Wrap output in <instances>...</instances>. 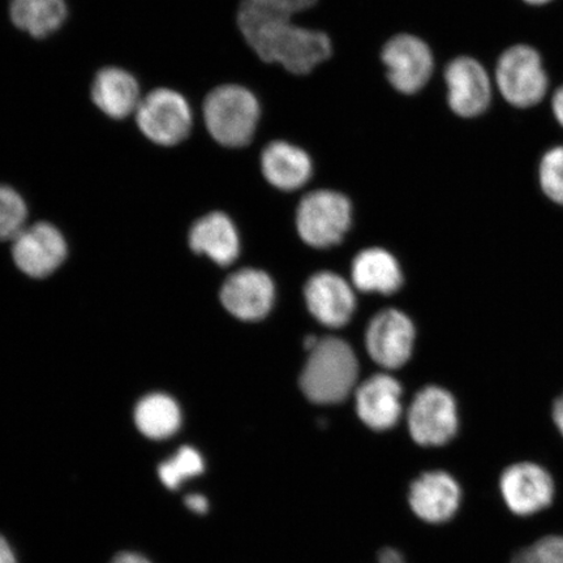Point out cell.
Listing matches in <instances>:
<instances>
[{"label":"cell","instance_id":"1","mask_svg":"<svg viewBox=\"0 0 563 563\" xmlns=\"http://www.w3.org/2000/svg\"><path fill=\"white\" fill-rule=\"evenodd\" d=\"M243 37L260 59L277 63L294 75L312 73L333 53L332 41L325 33L307 30L294 21L267 24Z\"/></svg>","mask_w":563,"mask_h":563},{"label":"cell","instance_id":"2","mask_svg":"<svg viewBox=\"0 0 563 563\" xmlns=\"http://www.w3.org/2000/svg\"><path fill=\"white\" fill-rule=\"evenodd\" d=\"M300 386L314 404H340L354 389L358 364L349 343L338 338H325L309 351Z\"/></svg>","mask_w":563,"mask_h":563},{"label":"cell","instance_id":"3","mask_svg":"<svg viewBox=\"0 0 563 563\" xmlns=\"http://www.w3.org/2000/svg\"><path fill=\"white\" fill-rule=\"evenodd\" d=\"M262 108L251 90L229 84L211 90L203 102L210 136L228 147L249 145L257 131Z\"/></svg>","mask_w":563,"mask_h":563},{"label":"cell","instance_id":"4","mask_svg":"<svg viewBox=\"0 0 563 563\" xmlns=\"http://www.w3.org/2000/svg\"><path fill=\"white\" fill-rule=\"evenodd\" d=\"M464 490L457 478L443 468L422 471L408 485L407 505L421 523H452L463 508Z\"/></svg>","mask_w":563,"mask_h":563},{"label":"cell","instance_id":"5","mask_svg":"<svg viewBox=\"0 0 563 563\" xmlns=\"http://www.w3.org/2000/svg\"><path fill=\"white\" fill-rule=\"evenodd\" d=\"M352 207L346 196L320 189L302 197L297 211L300 238L316 249L342 242L350 230Z\"/></svg>","mask_w":563,"mask_h":563},{"label":"cell","instance_id":"6","mask_svg":"<svg viewBox=\"0 0 563 563\" xmlns=\"http://www.w3.org/2000/svg\"><path fill=\"white\" fill-rule=\"evenodd\" d=\"M496 84L505 100L519 109L537 106L547 95L548 76L534 48L517 45L506 51L496 68Z\"/></svg>","mask_w":563,"mask_h":563},{"label":"cell","instance_id":"7","mask_svg":"<svg viewBox=\"0 0 563 563\" xmlns=\"http://www.w3.org/2000/svg\"><path fill=\"white\" fill-rule=\"evenodd\" d=\"M139 129L144 136L162 146H174L191 132V106L178 91L156 89L141 100L136 110Z\"/></svg>","mask_w":563,"mask_h":563},{"label":"cell","instance_id":"8","mask_svg":"<svg viewBox=\"0 0 563 563\" xmlns=\"http://www.w3.org/2000/svg\"><path fill=\"white\" fill-rule=\"evenodd\" d=\"M410 434L422 448H440L455 438L457 432L456 404L441 387H427L420 391L408 413Z\"/></svg>","mask_w":563,"mask_h":563},{"label":"cell","instance_id":"9","mask_svg":"<svg viewBox=\"0 0 563 563\" xmlns=\"http://www.w3.org/2000/svg\"><path fill=\"white\" fill-rule=\"evenodd\" d=\"M499 493L514 516L532 517L554 501L555 485L544 467L532 462L511 464L499 477Z\"/></svg>","mask_w":563,"mask_h":563},{"label":"cell","instance_id":"10","mask_svg":"<svg viewBox=\"0 0 563 563\" xmlns=\"http://www.w3.org/2000/svg\"><path fill=\"white\" fill-rule=\"evenodd\" d=\"M382 59L387 80L402 95L418 93L433 75L431 48L417 35L398 34L387 41Z\"/></svg>","mask_w":563,"mask_h":563},{"label":"cell","instance_id":"11","mask_svg":"<svg viewBox=\"0 0 563 563\" xmlns=\"http://www.w3.org/2000/svg\"><path fill=\"white\" fill-rule=\"evenodd\" d=\"M12 256L21 272L33 278H44L65 262L67 243L52 223L38 222L13 239Z\"/></svg>","mask_w":563,"mask_h":563},{"label":"cell","instance_id":"12","mask_svg":"<svg viewBox=\"0 0 563 563\" xmlns=\"http://www.w3.org/2000/svg\"><path fill=\"white\" fill-rule=\"evenodd\" d=\"M450 109L462 118L482 115L492 100L490 77L477 60L461 56L449 63L445 70Z\"/></svg>","mask_w":563,"mask_h":563},{"label":"cell","instance_id":"13","mask_svg":"<svg viewBox=\"0 0 563 563\" xmlns=\"http://www.w3.org/2000/svg\"><path fill=\"white\" fill-rule=\"evenodd\" d=\"M413 341L412 322L394 309L377 314L365 336L371 357L387 369H397L407 363L412 354Z\"/></svg>","mask_w":563,"mask_h":563},{"label":"cell","instance_id":"14","mask_svg":"<svg viewBox=\"0 0 563 563\" xmlns=\"http://www.w3.org/2000/svg\"><path fill=\"white\" fill-rule=\"evenodd\" d=\"M274 284L262 271H239L224 282L221 300L224 308L244 321L262 320L274 302Z\"/></svg>","mask_w":563,"mask_h":563},{"label":"cell","instance_id":"15","mask_svg":"<svg viewBox=\"0 0 563 563\" xmlns=\"http://www.w3.org/2000/svg\"><path fill=\"white\" fill-rule=\"evenodd\" d=\"M309 312L322 325H346L355 312V294L346 280L333 273H319L308 280L305 290Z\"/></svg>","mask_w":563,"mask_h":563},{"label":"cell","instance_id":"16","mask_svg":"<svg viewBox=\"0 0 563 563\" xmlns=\"http://www.w3.org/2000/svg\"><path fill=\"white\" fill-rule=\"evenodd\" d=\"M402 387L396 378L376 375L356 391V411L364 424L373 431L384 432L397 424L402 413Z\"/></svg>","mask_w":563,"mask_h":563},{"label":"cell","instance_id":"17","mask_svg":"<svg viewBox=\"0 0 563 563\" xmlns=\"http://www.w3.org/2000/svg\"><path fill=\"white\" fill-rule=\"evenodd\" d=\"M262 170L273 187L295 191L312 178L313 165L301 147L286 141H273L262 154Z\"/></svg>","mask_w":563,"mask_h":563},{"label":"cell","instance_id":"18","mask_svg":"<svg viewBox=\"0 0 563 563\" xmlns=\"http://www.w3.org/2000/svg\"><path fill=\"white\" fill-rule=\"evenodd\" d=\"M189 246L222 266L234 263L241 251L235 224L221 211L202 217L194 224L189 232Z\"/></svg>","mask_w":563,"mask_h":563},{"label":"cell","instance_id":"19","mask_svg":"<svg viewBox=\"0 0 563 563\" xmlns=\"http://www.w3.org/2000/svg\"><path fill=\"white\" fill-rule=\"evenodd\" d=\"M91 98L103 114L124 119L136 111L141 102L139 82L122 68H103L91 86Z\"/></svg>","mask_w":563,"mask_h":563},{"label":"cell","instance_id":"20","mask_svg":"<svg viewBox=\"0 0 563 563\" xmlns=\"http://www.w3.org/2000/svg\"><path fill=\"white\" fill-rule=\"evenodd\" d=\"M402 280L397 260L384 250L363 251L352 264V282L364 292L389 295L398 291Z\"/></svg>","mask_w":563,"mask_h":563},{"label":"cell","instance_id":"21","mask_svg":"<svg viewBox=\"0 0 563 563\" xmlns=\"http://www.w3.org/2000/svg\"><path fill=\"white\" fill-rule=\"evenodd\" d=\"M66 0H11L10 16L19 30L34 38L58 31L67 18Z\"/></svg>","mask_w":563,"mask_h":563},{"label":"cell","instance_id":"22","mask_svg":"<svg viewBox=\"0 0 563 563\" xmlns=\"http://www.w3.org/2000/svg\"><path fill=\"white\" fill-rule=\"evenodd\" d=\"M139 431L147 439L165 440L179 431L181 413L178 404L165 394L141 399L135 411Z\"/></svg>","mask_w":563,"mask_h":563},{"label":"cell","instance_id":"23","mask_svg":"<svg viewBox=\"0 0 563 563\" xmlns=\"http://www.w3.org/2000/svg\"><path fill=\"white\" fill-rule=\"evenodd\" d=\"M319 0H244L238 12V24L242 34L267 24L292 21Z\"/></svg>","mask_w":563,"mask_h":563},{"label":"cell","instance_id":"24","mask_svg":"<svg viewBox=\"0 0 563 563\" xmlns=\"http://www.w3.org/2000/svg\"><path fill=\"white\" fill-rule=\"evenodd\" d=\"M207 463L192 446H183L158 466V477L167 489L178 490L187 482L206 474Z\"/></svg>","mask_w":563,"mask_h":563},{"label":"cell","instance_id":"25","mask_svg":"<svg viewBox=\"0 0 563 563\" xmlns=\"http://www.w3.org/2000/svg\"><path fill=\"white\" fill-rule=\"evenodd\" d=\"M26 203L15 189L0 185V241H13L25 229Z\"/></svg>","mask_w":563,"mask_h":563},{"label":"cell","instance_id":"26","mask_svg":"<svg viewBox=\"0 0 563 563\" xmlns=\"http://www.w3.org/2000/svg\"><path fill=\"white\" fill-rule=\"evenodd\" d=\"M539 178L549 199L563 206V146L553 147L541 159Z\"/></svg>","mask_w":563,"mask_h":563},{"label":"cell","instance_id":"27","mask_svg":"<svg viewBox=\"0 0 563 563\" xmlns=\"http://www.w3.org/2000/svg\"><path fill=\"white\" fill-rule=\"evenodd\" d=\"M510 563H563V534H549L520 549Z\"/></svg>","mask_w":563,"mask_h":563},{"label":"cell","instance_id":"28","mask_svg":"<svg viewBox=\"0 0 563 563\" xmlns=\"http://www.w3.org/2000/svg\"><path fill=\"white\" fill-rule=\"evenodd\" d=\"M183 503H185L186 509L197 518H208L213 511L211 499L200 492L189 493Z\"/></svg>","mask_w":563,"mask_h":563},{"label":"cell","instance_id":"29","mask_svg":"<svg viewBox=\"0 0 563 563\" xmlns=\"http://www.w3.org/2000/svg\"><path fill=\"white\" fill-rule=\"evenodd\" d=\"M376 563H408L406 555L398 548L384 547L379 549Z\"/></svg>","mask_w":563,"mask_h":563},{"label":"cell","instance_id":"30","mask_svg":"<svg viewBox=\"0 0 563 563\" xmlns=\"http://www.w3.org/2000/svg\"><path fill=\"white\" fill-rule=\"evenodd\" d=\"M0 563H19L15 549L0 534Z\"/></svg>","mask_w":563,"mask_h":563},{"label":"cell","instance_id":"31","mask_svg":"<svg viewBox=\"0 0 563 563\" xmlns=\"http://www.w3.org/2000/svg\"><path fill=\"white\" fill-rule=\"evenodd\" d=\"M110 563H153L146 555L139 552H121Z\"/></svg>","mask_w":563,"mask_h":563},{"label":"cell","instance_id":"32","mask_svg":"<svg viewBox=\"0 0 563 563\" xmlns=\"http://www.w3.org/2000/svg\"><path fill=\"white\" fill-rule=\"evenodd\" d=\"M552 110L555 119H558L559 123L563 126V87L554 93Z\"/></svg>","mask_w":563,"mask_h":563},{"label":"cell","instance_id":"33","mask_svg":"<svg viewBox=\"0 0 563 563\" xmlns=\"http://www.w3.org/2000/svg\"><path fill=\"white\" fill-rule=\"evenodd\" d=\"M553 420L555 427L559 428V431L563 435V396L555 400L553 407Z\"/></svg>","mask_w":563,"mask_h":563},{"label":"cell","instance_id":"34","mask_svg":"<svg viewBox=\"0 0 563 563\" xmlns=\"http://www.w3.org/2000/svg\"><path fill=\"white\" fill-rule=\"evenodd\" d=\"M525 2L533 4V5H543L549 2H552V0H525Z\"/></svg>","mask_w":563,"mask_h":563}]
</instances>
